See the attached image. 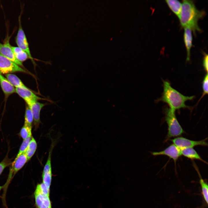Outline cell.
Masks as SVG:
<instances>
[{
	"instance_id": "1",
	"label": "cell",
	"mask_w": 208,
	"mask_h": 208,
	"mask_svg": "<svg viewBox=\"0 0 208 208\" xmlns=\"http://www.w3.org/2000/svg\"><path fill=\"white\" fill-rule=\"evenodd\" d=\"M205 14L204 12L197 9L192 1L184 0L182 4L181 11L178 17L182 27H188L195 33L196 31L200 30L198 22Z\"/></svg>"
},
{
	"instance_id": "2",
	"label": "cell",
	"mask_w": 208,
	"mask_h": 208,
	"mask_svg": "<svg viewBox=\"0 0 208 208\" xmlns=\"http://www.w3.org/2000/svg\"><path fill=\"white\" fill-rule=\"evenodd\" d=\"M163 92L162 96L158 101H162L167 103L169 108L175 111L181 108L189 107L185 104L188 100H192L194 96L183 95L172 88L167 81H163Z\"/></svg>"
},
{
	"instance_id": "3",
	"label": "cell",
	"mask_w": 208,
	"mask_h": 208,
	"mask_svg": "<svg viewBox=\"0 0 208 208\" xmlns=\"http://www.w3.org/2000/svg\"><path fill=\"white\" fill-rule=\"evenodd\" d=\"M164 111L165 120L168 126L167 139L181 135L184 132L177 118L175 111L168 107Z\"/></svg>"
},
{
	"instance_id": "4",
	"label": "cell",
	"mask_w": 208,
	"mask_h": 208,
	"mask_svg": "<svg viewBox=\"0 0 208 208\" xmlns=\"http://www.w3.org/2000/svg\"><path fill=\"white\" fill-rule=\"evenodd\" d=\"M50 192L42 183L37 185L34 193L37 208H52Z\"/></svg>"
},
{
	"instance_id": "5",
	"label": "cell",
	"mask_w": 208,
	"mask_h": 208,
	"mask_svg": "<svg viewBox=\"0 0 208 208\" xmlns=\"http://www.w3.org/2000/svg\"><path fill=\"white\" fill-rule=\"evenodd\" d=\"M27 73L25 69L0 54V74Z\"/></svg>"
},
{
	"instance_id": "6",
	"label": "cell",
	"mask_w": 208,
	"mask_h": 208,
	"mask_svg": "<svg viewBox=\"0 0 208 208\" xmlns=\"http://www.w3.org/2000/svg\"><path fill=\"white\" fill-rule=\"evenodd\" d=\"M19 27L17 36L16 38V42L18 47L25 51L28 55L29 58L33 61V58L31 54L28 42L22 28L21 21V16L19 17Z\"/></svg>"
},
{
	"instance_id": "7",
	"label": "cell",
	"mask_w": 208,
	"mask_h": 208,
	"mask_svg": "<svg viewBox=\"0 0 208 208\" xmlns=\"http://www.w3.org/2000/svg\"><path fill=\"white\" fill-rule=\"evenodd\" d=\"M206 139L199 141H194L182 137H178L170 139L174 144L180 149L187 148H192L197 146H207Z\"/></svg>"
},
{
	"instance_id": "8",
	"label": "cell",
	"mask_w": 208,
	"mask_h": 208,
	"mask_svg": "<svg viewBox=\"0 0 208 208\" xmlns=\"http://www.w3.org/2000/svg\"><path fill=\"white\" fill-rule=\"evenodd\" d=\"M33 115L35 129L39 127L40 122V114L41 110L47 103H43L38 101H29L26 102Z\"/></svg>"
},
{
	"instance_id": "9",
	"label": "cell",
	"mask_w": 208,
	"mask_h": 208,
	"mask_svg": "<svg viewBox=\"0 0 208 208\" xmlns=\"http://www.w3.org/2000/svg\"><path fill=\"white\" fill-rule=\"evenodd\" d=\"M151 154L155 156L166 155L172 159L175 164L179 157L181 155L180 149L174 144L170 145L162 151L153 152Z\"/></svg>"
},
{
	"instance_id": "10",
	"label": "cell",
	"mask_w": 208,
	"mask_h": 208,
	"mask_svg": "<svg viewBox=\"0 0 208 208\" xmlns=\"http://www.w3.org/2000/svg\"><path fill=\"white\" fill-rule=\"evenodd\" d=\"M9 43V39L7 40L3 44L0 43V54L18 65L23 66L22 63L16 58Z\"/></svg>"
},
{
	"instance_id": "11",
	"label": "cell",
	"mask_w": 208,
	"mask_h": 208,
	"mask_svg": "<svg viewBox=\"0 0 208 208\" xmlns=\"http://www.w3.org/2000/svg\"><path fill=\"white\" fill-rule=\"evenodd\" d=\"M51 152H50L47 162L44 167L42 174V183L47 190L50 191L52 181Z\"/></svg>"
},
{
	"instance_id": "12",
	"label": "cell",
	"mask_w": 208,
	"mask_h": 208,
	"mask_svg": "<svg viewBox=\"0 0 208 208\" xmlns=\"http://www.w3.org/2000/svg\"><path fill=\"white\" fill-rule=\"evenodd\" d=\"M28 161L25 153L20 155L18 157L15 158L14 161L11 164V169L10 174V178L11 174H13V177L24 166Z\"/></svg>"
},
{
	"instance_id": "13",
	"label": "cell",
	"mask_w": 208,
	"mask_h": 208,
	"mask_svg": "<svg viewBox=\"0 0 208 208\" xmlns=\"http://www.w3.org/2000/svg\"><path fill=\"white\" fill-rule=\"evenodd\" d=\"M16 92L26 102L29 101H38L44 99L36 95L28 88L24 89L20 88H15Z\"/></svg>"
},
{
	"instance_id": "14",
	"label": "cell",
	"mask_w": 208,
	"mask_h": 208,
	"mask_svg": "<svg viewBox=\"0 0 208 208\" xmlns=\"http://www.w3.org/2000/svg\"><path fill=\"white\" fill-rule=\"evenodd\" d=\"M0 84L5 96H8L16 92L15 88L6 78L0 74Z\"/></svg>"
},
{
	"instance_id": "15",
	"label": "cell",
	"mask_w": 208,
	"mask_h": 208,
	"mask_svg": "<svg viewBox=\"0 0 208 208\" xmlns=\"http://www.w3.org/2000/svg\"><path fill=\"white\" fill-rule=\"evenodd\" d=\"M184 40L187 52L186 60H190V49L192 46V30L188 27L184 28Z\"/></svg>"
},
{
	"instance_id": "16",
	"label": "cell",
	"mask_w": 208,
	"mask_h": 208,
	"mask_svg": "<svg viewBox=\"0 0 208 208\" xmlns=\"http://www.w3.org/2000/svg\"><path fill=\"white\" fill-rule=\"evenodd\" d=\"M181 155L191 159H196L206 163L192 148H187L180 149Z\"/></svg>"
},
{
	"instance_id": "17",
	"label": "cell",
	"mask_w": 208,
	"mask_h": 208,
	"mask_svg": "<svg viewBox=\"0 0 208 208\" xmlns=\"http://www.w3.org/2000/svg\"><path fill=\"white\" fill-rule=\"evenodd\" d=\"M6 78L16 88H28L22 82L20 79L15 75L8 73L5 75Z\"/></svg>"
},
{
	"instance_id": "18",
	"label": "cell",
	"mask_w": 208,
	"mask_h": 208,
	"mask_svg": "<svg viewBox=\"0 0 208 208\" xmlns=\"http://www.w3.org/2000/svg\"><path fill=\"white\" fill-rule=\"evenodd\" d=\"M165 1L172 11L179 17L181 11L182 3L177 0H166Z\"/></svg>"
},
{
	"instance_id": "19",
	"label": "cell",
	"mask_w": 208,
	"mask_h": 208,
	"mask_svg": "<svg viewBox=\"0 0 208 208\" xmlns=\"http://www.w3.org/2000/svg\"><path fill=\"white\" fill-rule=\"evenodd\" d=\"M11 47L15 57L19 62L22 63L29 58L27 54L20 48L13 46Z\"/></svg>"
},
{
	"instance_id": "20",
	"label": "cell",
	"mask_w": 208,
	"mask_h": 208,
	"mask_svg": "<svg viewBox=\"0 0 208 208\" xmlns=\"http://www.w3.org/2000/svg\"><path fill=\"white\" fill-rule=\"evenodd\" d=\"M37 147L36 141L34 138L32 137L31 140L28 147L25 152L28 160H29L35 153Z\"/></svg>"
},
{
	"instance_id": "21",
	"label": "cell",
	"mask_w": 208,
	"mask_h": 208,
	"mask_svg": "<svg viewBox=\"0 0 208 208\" xmlns=\"http://www.w3.org/2000/svg\"><path fill=\"white\" fill-rule=\"evenodd\" d=\"M34 118L32 112L28 106H26L24 124L30 127H32V124Z\"/></svg>"
},
{
	"instance_id": "22",
	"label": "cell",
	"mask_w": 208,
	"mask_h": 208,
	"mask_svg": "<svg viewBox=\"0 0 208 208\" xmlns=\"http://www.w3.org/2000/svg\"><path fill=\"white\" fill-rule=\"evenodd\" d=\"M199 174L200 177V183L201 185L202 191V194L204 199L207 204L208 203V186L207 183L205 182L202 178L201 176Z\"/></svg>"
},
{
	"instance_id": "23",
	"label": "cell",
	"mask_w": 208,
	"mask_h": 208,
	"mask_svg": "<svg viewBox=\"0 0 208 208\" xmlns=\"http://www.w3.org/2000/svg\"><path fill=\"white\" fill-rule=\"evenodd\" d=\"M32 137L31 133L26 139L23 140L20 148L18 153L15 158L18 157L21 154L25 153L31 140Z\"/></svg>"
},
{
	"instance_id": "24",
	"label": "cell",
	"mask_w": 208,
	"mask_h": 208,
	"mask_svg": "<svg viewBox=\"0 0 208 208\" xmlns=\"http://www.w3.org/2000/svg\"><path fill=\"white\" fill-rule=\"evenodd\" d=\"M31 127H30L24 125L20 132V135L24 140L26 139L31 133Z\"/></svg>"
},
{
	"instance_id": "25",
	"label": "cell",
	"mask_w": 208,
	"mask_h": 208,
	"mask_svg": "<svg viewBox=\"0 0 208 208\" xmlns=\"http://www.w3.org/2000/svg\"><path fill=\"white\" fill-rule=\"evenodd\" d=\"M11 159L9 158L8 155H6L3 160L0 162V175L4 170L6 167L11 165Z\"/></svg>"
},
{
	"instance_id": "26",
	"label": "cell",
	"mask_w": 208,
	"mask_h": 208,
	"mask_svg": "<svg viewBox=\"0 0 208 208\" xmlns=\"http://www.w3.org/2000/svg\"><path fill=\"white\" fill-rule=\"evenodd\" d=\"M208 73L205 75V76L202 83V88L203 90V94L201 98V99L205 95L208 94Z\"/></svg>"
},
{
	"instance_id": "27",
	"label": "cell",
	"mask_w": 208,
	"mask_h": 208,
	"mask_svg": "<svg viewBox=\"0 0 208 208\" xmlns=\"http://www.w3.org/2000/svg\"><path fill=\"white\" fill-rule=\"evenodd\" d=\"M203 66L204 69L207 73L208 70V55L205 54L203 62Z\"/></svg>"
},
{
	"instance_id": "28",
	"label": "cell",
	"mask_w": 208,
	"mask_h": 208,
	"mask_svg": "<svg viewBox=\"0 0 208 208\" xmlns=\"http://www.w3.org/2000/svg\"><path fill=\"white\" fill-rule=\"evenodd\" d=\"M4 185L2 186H0V191H1V189L4 187Z\"/></svg>"
}]
</instances>
